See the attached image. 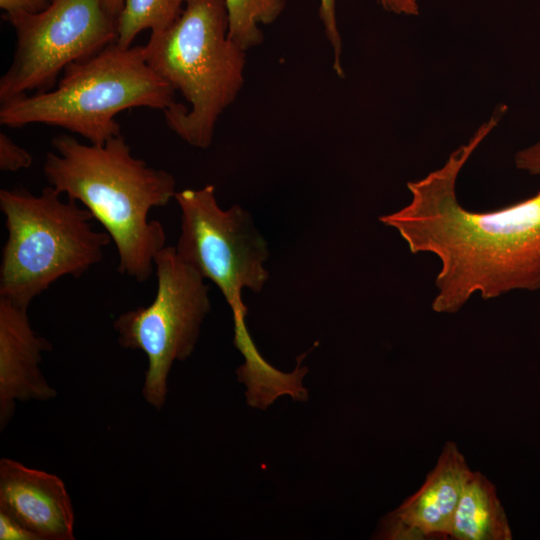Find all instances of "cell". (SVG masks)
Segmentation results:
<instances>
[{
	"instance_id": "8",
	"label": "cell",
	"mask_w": 540,
	"mask_h": 540,
	"mask_svg": "<svg viewBox=\"0 0 540 540\" xmlns=\"http://www.w3.org/2000/svg\"><path fill=\"white\" fill-rule=\"evenodd\" d=\"M16 32L13 60L0 78V102L52 89L73 62L88 59L116 42L117 19L102 0H50L39 13L6 14Z\"/></svg>"
},
{
	"instance_id": "20",
	"label": "cell",
	"mask_w": 540,
	"mask_h": 540,
	"mask_svg": "<svg viewBox=\"0 0 540 540\" xmlns=\"http://www.w3.org/2000/svg\"><path fill=\"white\" fill-rule=\"evenodd\" d=\"M383 8L389 12L404 15H417L419 6L416 0H380Z\"/></svg>"
},
{
	"instance_id": "13",
	"label": "cell",
	"mask_w": 540,
	"mask_h": 540,
	"mask_svg": "<svg viewBox=\"0 0 540 540\" xmlns=\"http://www.w3.org/2000/svg\"><path fill=\"white\" fill-rule=\"evenodd\" d=\"M187 0H124L117 18L116 43L132 46L136 36L144 31L158 33L169 28L182 14Z\"/></svg>"
},
{
	"instance_id": "6",
	"label": "cell",
	"mask_w": 540,
	"mask_h": 540,
	"mask_svg": "<svg viewBox=\"0 0 540 540\" xmlns=\"http://www.w3.org/2000/svg\"><path fill=\"white\" fill-rule=\"evenodd\" d=\"M174 198L181 211L176 251L219 288L232 310L234 344L242 355H248L256 346L246 327L247 307L241 294L244 288L260 292L268 280L267 244L241 206L220 208L214 185L185 189Z\"/></svg>"
},
{
	"instance_id": "17",
	"label": "cell",
	"mask_w": 540,
	"mask_h": 540,
	"mask_svg": "<svg viewBox=\"0 0 540 540\" xmlns=\"http://www.w3.org/2000/svg\"><path fill=\"white\" fill-rule=\"evenodd\" d=\"M514 160L519 170L531 175L540 176V140L518 151Z\"/></svg>"
},
{
	"instance_id": "7",
	"label": "cell",
	"mask_w": 540,
	"mask_h": 540,
	"mask_svg": "<svg viewBox=\"0 0 540 540\" xmlns=\"http://www.w3.org/2000/svg\"><path fill=\"white\" fill-rule=\"evenodd\" d=\"M157 291L146 307L118 316L113 327L121 347L141 350L147 357L142 394L161 410L166 402L167 379L174 361L194 351L201 324L211 305L204 278L177 253L165 246L154 257Z\"/></svg>"
},
{
	"instance_id": "11",
	"label": "cell",
	"mask_w": 540,
	"mask_h": 540,
	"mask_svg": "<svg viewBox=\"0 0 540 540\" xmlns=\"http://www.w3.org/2000/svg\"><path fill=\"white\" fill-rule=\"evenodd\" d=\"M51 343L32 329L27 308L0 297V427L14 415L16 401H47L57 395L42 375V352Z\"/></svg>"
},
{
	"instance_id": "9",
	"label": "cell",
	"mask_w": 540,
	"mask_h": 540,
	"mask_svg": "<svg viewBox=\"0 0 540 540\" xmlns=\"http://www.w3.org/2000/svg\"><path fill=\"white\" fill-rule=\"evenodd\" d=\"M471 472L457 445L446 442L436 466L420 489L383 519L380 538H449L453 517Z\"/></svg>"
},
{
	"instance_id": "21",
	"label": "cell",
	"mask_w": 540,
	"mask_h": 540,
	"mask_svg": "<svg viewBox=\"0 0 540 540\" xmlns=\"http://www.w3.org/2000/svg\"><path fill=\"white\" fill-rule=\"evenodd\" d=\"M123 4L124 0H102V5L106 12L115 19L118 18Z\"/></svg>"
},
{
	"instance_id": "1",
	"label": "cell",
	"mask_w": 540,
	"mask_h": 540,
	"mask_svg": "<svg viewBox=\"0 0 540 540\" xmlns=\"http://www.w3.org/2000/svg\"><path fill=\"white\" fill-rule=\"evenodd\" d=\"M506 110L504 105L497 107L443 166L408 182L410 202L379 218L400 234L412 254L430 253L439 259L432 302L437 313L458 312L476 293L493 299L540 289V190L485 212L466 209L456 195L461 169Z\"/></svg>"
},
{
	"instance_id": "19",
	"label": "cell",
	"mask_w": 540,
	"mask_h": 540,
	"mask_svg": "<svg viewBox=\"0 0 540 540\" xmlns=\"http://www.w3.org/2000/svg\"><path fill=\"white\" fill-rule=\"evenodd\" d=\"M50 0H0V8L6 14L16 12L39 13L49 5Z\"/></svg>"
},
{
	"instance_id": "10",
	"label": "cell",
	"mask_w": 540,
	"mask_h": 540,
	"mask_svg": "<svg viewBox=\"0 0 540 540\" xmlns=\"http://www.w3.org/2000/svg\"><path fill=\"white\" fill-rule=\"evenodd\" d=\"M0 512L38 540H73L74 510L58 476L13 459L0 460Z\"/></svg>"
},
{
	"instance_id": "14",
	"label": "cell",
	"mask_w": 540,
	"mask_h": 540,
	"mask_svg": "<svg viewBox=\"0 0 540 540\" xmlns=\"http://www.w3.org/2000/svg\"><path fill=\"white\" fill-rule=\"evenodd\" d=\"M288 0H225L228 15V36L243 50L259 45L263 33L259 24L274 22Z\"/></svg>"
},
{
	"instance_id": "16",
	"label": "cell",
	"mask_w": 540,
	"mask_h": 540,
	"mask_svg": "<svg viewBox=\"0 0 540 540\" xmlns=\"http://www.w3.org/2000/svg\"><path fill=\"white\" fill-rule=\"evenodd\" d=\"M32 164L31 154L18 146L7 134L0 133V170L18 171Z\"/></svg>"
},
{
	"instance_id": "2",
	"label": "cell",
	"mask_w": 540,
	"mask_h": 540,
	"mask_svg": "<svg viewBox=\"0 0 540 540\" xmlns=\"http://www.w3.org/2000/svg\"><path fill=\"white\" fill-rule=\"evenodd\" d=\"M51 144L54 152L46 154L43 164L50 186L83 204L102 224L115 243L120 273L148 280L166 241L162 224L148 215L174 198L173 175L134 157L122 134L104 145L60 134Z\"/></svg>"
},
{
	"instance_id": "4",
	"label": "cell",
	"mask_w": 540,
	"mask_h": 540,
	"mask_svg": "<svg viewBox=\"0 0 540 540\" xmlns=\"http://www.w3.org/2000/svg\"><path fill=\"white\" fill-rule=\"evenodd\" d=\"M174 92L147 63L144 46L125 48L114 42L69 64L55 88L2 103L0 123L57 126L104 145L121 134L118 113L139 107L164 111L176 102Z\"/></svg>"
},
{
	"instance_id": "3",
	"label": "cell",
	"mask_w": 540,
	"mask_h": 540,
	"mask_svg": "<svg viewBox=\"0 0 540 540\" xmlns=\"http://www.w3.org/2000/svg\"><path fill=\"white\" fill-rule=\"evenodd\" d=\"M245 52L228 36L225 0H187L169 28L150 33L147 63L189 104L164 110L166 124L188 144H211L219 117L243 86Z\"/></svg>"
},
{
	"instance_id": "18",
	"label": "cell",
	"mask_w": 540,
	"mask_h": 540,
	"mask_svg": "<svg viewBox=\"0 0 540 540\" xmlns=\"http://www.w3.org/2000/svg\"><path fill=\"white\" fill-rule=\"evenodd\" d=\"M0 540H38L24 526L0 512Z\"/></svg>"
},
{
	"instance_id": "12",
	"label": "cell",
	"mask_w": 540,
	"mask_h": 540,
	"mask_svg": "<svg viewBox=\"0 0 540 540\" xmlns=\"http://www.w3.org/2000/svg\"><path fill=\"white\" fill-rule=\"evenodd\" d=\"M456 540H511L512 531L493 483L471 472L460 496L450 537Z\"/></svg>"
},
{
	"instance_id": "5",
	"label": "cell",
	"mask_w": 540,
	"mask_h": 540,
	"mask_svg": "<svg viewBox=\"0 0 540 540\" xmlns=\"http://www.w3.org/2000/svg\"><path fill=\"white\" fill-rule=\"evenodd\" d=\"M52 186L40 195L2 189L0 210L8 231L0 267V297L28 309L65 275L79 278L103 259L112 240L92 228L93 215L76 201H62Z\"/></svg>"
},
{
	"instance_id": "15",
	"label": "cell",
	"mask_w": 540,
	"mask_h": 540,
	"mask_svg": "<svg viewBox=\"0 0 540 540\" xmlns=\"http://www.w3.org/2000/svg\"><path fill=\"white\" fill-rule=\"evenodd\" d=\"M335 2L336 0H320L319 15L324 26L325 35L333 49V69L339 77H343L344 72L341 65L342 42L336 21Z\"/></svg>"
}]
</instances>
